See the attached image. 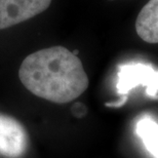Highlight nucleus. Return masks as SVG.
I'll return each mask as SVG.
<instances>
[{"label": "nucleus", "mask_w": 158, "mask_h": 158, "mask_svg": "<svg viewBox=\"0 0 158 158\" xmlns=\"http://www.w3.org/2000/svg\"><path fill=\"white\" fill-rule=\"evenodd\" d=\"M19 77L30 93L56 104L77 99L89 84L80 59L64 46L29 55L19 69Z\"/></svg>", "instance_id": "f257e3e1"}, {"label": "nucleus", "mask_w": 158, "mask_h": 158, "mask_svg": "<svg viewBox=\"0 0 158 158\" xmlns=\"http://www.w3.org/2000/svg\"><path fill=\"white\" fill-rule=\"evenodd\" d=\"M144 85L151 97H157L158 94V72L145 64H127L119 67L117 78V93L121 96H127L132 88Z\"/></svg>", "instance_id": "f03ea898"}, {"label": "nucleus", "mask_w": 158, "mask_h": 158, "mask_svg": "<svg viewBox=\"0 0 158 158\" xmlns=\"http://www.w3.org/2000/svg\"><path fill=\"white\" fill-rule=\"evenodd\" d=\"M50 3L52 0H0V30L36 17Z\"/></svg>", "instance_id": "7ed1b4c3"}, {"label": "nucleus", "mask_w": 158, "mask_h": 158, "mask_svg": "<svg viewBox=\"0 0 158 158\" xmlns=\"http://www.w3.org/2000/svg\"><path fill=\"white\" fill-rule=\"evenodd\" d=\"M28 146V135L20 121L0 113V155L7 158L23 156Z\"/></svg>", "instance_id": "20e7f679"}, {"label": "nucleus", "mask_w": 158, "mask_h": 158, "mask_svg": "<svg viewBox=\"0 0 158 158\" xmlns=\"http://www.w3.org/2000/svg\"><path fill=\"white\" fill-rule=\"evenodd\" d=\"M135 31L145 42L158 43V0H149L139 12Z\"/></svg>", "instance_id": "39448f33"}, {"label": "nucleus", "mask_w": 158, "mask_h": 158, "mask_svg": "<svg viewBox=\"0 0 158 158\" xmlns=\"http://www.w3.org/2000/svg\"><path fill=\"white\" fill-rule=\"evenodd\" d=\"M135 131L151 155L158 158V123L150 117H144L138 121Z\"/></svg>", "instance_id": "423d86ee"}, {"label": "nucleus", "mask_w": 158, "mask_h": 158, "mask_svg": "<svg viewBox=\"0 0 158 158\" xmlns=\"http://www.w3.org/2000/svg\"><path fill=\"white\" fill-rule=\"evenodd\" d=\"M87 112V109L83 104L81 103H75L74 106L72 107V113L74 114L75 117H83V116L86 114Z\"/></svg>", "instance_id": "0eeeda50"}, {"label": "nucleus", "mask_w": 158, "mask_h": 158, "mask_svg": "<svg viewBox=\"0 0 158 158\" xmlns=\"http://www.w3.org/2000/svg\"><path fill=\"white\" fill-rule=\"evenodd\" d=\"M127 102V96H121V98L118 101H115V102H108L106 103L105 105L109 108H119V107L123 106L124 104Z\"/></svg>", "instance_id": "6e6552de"}]
</instances>
